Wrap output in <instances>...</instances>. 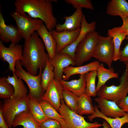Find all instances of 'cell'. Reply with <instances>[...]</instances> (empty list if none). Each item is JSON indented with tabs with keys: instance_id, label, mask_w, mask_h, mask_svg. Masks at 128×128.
<instances>
[{
	"instance_id": "2e32d148",
	"label": "cell",
	"mask_w": 128,
	"mask_h": 128,
	"mask_svg": "<svg viewBox=\"0 0 128 128\" xmlns=\"http://www.w3.org/2000/svg\"><path fill=\"white\" fill-rule=\"evenodd\" d=\"M81 28L73 31H63L60 32L53 29L51 31L52 35L57 43L56 53L60 52L66 46L73 43L79 34Z\"/></svg>"
},
{
	"instance_id": "44dd1931",
	"label": "cell",
	"mask_w": 128,
	"mask_h": 128,
	"mask_svg": "<svg viewBox=\"0 0 128 128\" xmlns=\"http://www.w3.org/2000/svg\"><path fill=\"white\" fill-rule=\"evenodd\" d=\"M22 126L23 128H41L39 123L29 111L22 112L17 115L14 120L12 127Z\"/></svg>"
},
{
	"instance_id": "83f0119b",
	"label": "cell",
	"mask_w": 128,
	"mask_h": 128,
	"mask_svg": "<svg viewBox=\"0 0 128 128\" xmlns=\"http://www.w3.org/2000/svg\"><path fill=\"white\" fill-rule=\"evenodd\" d=\"M13 76H8L7 79L13 87L14 93L13 96L25 97L28 92L27 89L21 79L19 78L15 72L13 73Z\"/></svg>"
},
{
	"instance_id": "30bf717a",
	"label": "cell",
	"mask_w": 128,
	"mask_h": 128,
	"mask_svg": "<svg viewBox=\"0 0 128 128\" xmlns=\"http://www.w3.org/2000/svg\"><path fill=\"white\" fill-rule=\"evenodd\" d=\"M23 50L22 46L18 44H11L7 47L0 41V59L3 62L8 63L9 68L13 73L14 72L16 62L22 59Z\"/></svg>"
},
{
	"instance_id": "4316f807",
	"label": "cell",
	"mask_w": 128,
	"mask_h": 128,
	"mask_svg": "<svg viewBox=\"0 0 128 128\" xmlns=\"http://www.w3.org/2000/svg\"><path fill=\"white\" fill-rule=\"evenodd\" d=\"M26 98L29 110L36 121L40 123L47 119L39 102L30 96L28 94Z\"/></svg>"
},
{
	"instance_id": "f35d334b",
	"label": "cell",
	"mask_w": 128,
	"mask_h": 128,
	"mask_svg": "<svg viewBox=\"0 0 128 128\" xmlns=\"http://www.w3.org/2000/svg\"><path fill=\"white\" fill-rule=\"evenodd\" d=\"M0 128H9L5 122L2 114L1 110H0Z\"/></svg>"
},
{
	"instance_id": "cb8c5ba5",
	"label": "cell",
	"mask_w": 128,
	"mask_h": 128,
	"mask_svg": "<svg viewBox=\"0 0 128 128\" xmlns=\"http://www.w3.org/2000/svg\"><path fill=\"white\" fill-rule=\"evenodd\" d=\"M96 71L98 79L96 87V92L109 80L113 78H117L118 77V73L115 72L113 67L106 69L102 63L100 64Z\"/></svg>"
},
{
	"instance_id": "ba28073f",
	"label": "cell",
	"mask_w": 128,
	"mask_h": 128,
	"mask_svg": "<svg viewBox=\"0 0 128 128\" xmlns=\"http://www.w3.org/2000/svg\"><path fill=\"white\" fill-rule=\"evenodd\" d=\"M114 54L112 37L109 36L105 37L99 35L93 57L99 62L105 63L110 68L114 61Z\"/></svg>"
},
{
	"instance_id": "ab89813d",
	"label": "cell",
	"mask_w": 128,
	"mask_h": 128,
	"mask_svg": "<svg viewBox=\"0 0 128 128\" xmlns=\"http://www.w3.org/2000/svg\"><path fill=\"white\" fill-rule=\"evenodd\" d=\"M102 126L103 128H111L109 124L105 120L103 121Z\"/></svg>"
},
{
	"instance_id": "ac0fdd59",
	"label": "cell",
	"mask_w": 128,
	"mask_h": 128,
	"mask_svg": "<svg viewBox=\"0 0 128 128\" xmlns=\"http://www.w3.org/2000/svg\"><path fill=\"white\" fill-rule=\"evenodd\" d=\"M86 74L80 75L79 78L70 81L59 80L64 90L72 93L79 97L85 93L86 87Z\"/></svg>"
},
{
	"instance_id": "d4e9b609",
	"label": "cell",
	"mask_w": 128,
	"mask_h": 128,
	"mask_svg": "<svg viewBox=\"0 0 128 128\" xmlns=\"http://www.w3.org/2000/svg\"><path fill=\"white\" fill-rule=\"evenodd\" d=\"M107 35L113 38L114 49V61H117L119 59L121 45L123 41L126 39L127 35L124 33L121 32L119 27L108 29Z\"/></svg>"
},
{
	"instance_id": "8d00e7d4",
	"label": "cell",
	"mask_w": 128,
	"mask_h": 128,
	"mask_svg": "<svg viewBox=\"0 0 128 128\" xmlns=\"http://www.w3.org/2000/svg\"><path fill=\"white\" fill-rule=\"evenodd\" d=\"M123 21V24L119 27V30L121 32L126 33L127 37L126 39L128 40V16H122L120 17Z\"/></svg>"
},
{
	"instance_id": "1f68e13d",
	"label": "cell",
	"mask_w": 128,
	"mask_h": 128,
	"mask_svg": "<svg viewBox=\"0 0 128 128\" xmlns=\"http://www.w3.org/2000/svg\"><path fill=\"white\" fill-rule=\"evenodd\" d=\"M7 78L2 77L0 78V98L1 99L11 98L14 94V88L7 81Z\"/></svg>"
},
{
	"instance_id": "8fae6325",
	"label": "cell",
	"mask_w": 128,
	"mask_h": 128,
	"mask_svg": "<svg viewBox=\"0 0 128 128\" xmlns=\"http://www.w3.org/2000/svg\"><path fill=\"white\" fill-rule=\"evenodd\" d=\"M64 90L59 81L55 79L50 82L42 98V100L50 103L58 111L63 99Z\"/></svg>"
},
{
	"instance_id": "60d3db41",
	"label": "cell",
	"mask_w": 128,
	"mask_h": 128,
	"mask_svg": "<svg viewBox=\"0 0 128 128\" xmlns=\"http://www.w3.org/2000/svg\"><path fill=\"white\" fill-rule=\"evenodd\" d=\"M100 127L98 126H95V127H92L91 128H99Z\"/></svg>"
},
{
	"instance_id": "7c38bea8",
	"label": "cell",
	"mask_w": 128,
	"mask_h": 128,
	"mask_svg": "<svg viewBox=\"0 0 128 128\" xmlns=\"http://www.w3.org/2000/svg\"><path fill=\"white\" fill-rule=\"evenodd\" d=\"M0 10V39L3 42H9L17 44L22 37L17 26L11 25H6L1 10Z\"/></svg>"
},
{
	"instance_id": "5b68a950",
	"label": "cell",
	"mask_w": 128,
	"mask_h": 128,
	"mask_svg": "<svg viewBox=\"0 0 128 128\" xmlns=\"http://www.w3.org/2000/svg\"><path fill=\"white\" fill-rule=\"evenodd\" d=\"M26 97L13 96L4 99L0 110L5 122L9 128L12 127L14 120L17 115L23 111H29Z\"/></svg>"
},
{
	"instance_id": "836d02e7",
	"label": "cell",
	"mask_w": 128,
	"mask_h": 128,
	"mask_svg": "<svg viewBox=\"0 0 128 128\" xmlns=\"http://www.w3.org/2000/svg\"><path fill=\"white\" fill-rule=\"evenodd\" d=\"M68 4L71 5L76 9L85 8L92 10L94 8L91 1L90 0H65Z\"/></svg>"
},
{
	"instance_id": "d6986e66",
	"label": "cell",
	"mask_w": 128,
	"mask_h": 128,
	"mask_svg": "<svg viewBox=\"0 0 128 128\" xmlns=\"http://www.w3.org/2000/svg\"><path fill=\"white\" fill-rule=\"evenodd\" d=\"M36 31L44 43L49 59H52L56 53V41L52 37L50 31L43 24Z\"/></svg>"
},
{
	"instance_id": "277c9868",
	"label": "cell",
	"mask_w": 128,
	"mask_h": 128,
	"mask_svg": "<svg viewBox=\"0 0 128 128\" xmlns=\"http://www.w3.org/2000/svg\"><path fill=\"white\" fill-rule=\"evenodd\" d=\"M120 83L116 86L105 84L96 92L98 97L114 102L118 105L128 93V70H126L120 79Z\"/></svg>"
},
{
	"instance_id": "52a82bcc",
	"label": "cell",
	"mask_w": 128,
	"mask_h": 128,
	"mask_svg": "<svg viewBox=\"0 0 128 128\" xmlns=\"http://www.w3.org/2000/svg\"><path fill=\"white\" fill-rule=\"evenodd\" d=\"M98 33L94 31L88 32L79 43L75 51V61L77 66H81L93 57Z\"/></svg>"
},
{
	"instance_id": "e0dca14e",
	"label": "cell",
	"mask_w": 128,
	"mask_h": 128,
	"mask_svg": "<svg viewBox=\"0 0 128 128\" xmlns=\"http://www.w3.org/2000/svg\"><path fill=\"white\" fill-rule=\"evenodd\" d=\"M83 15L82 9H76L72 15L64 16V17L65 20L64 23L57 24L55 30L58 32L73 31L81 28Z\"/></svg>"
},
{
	"instance_id": "d6a6232c",
	"label": "cell",
	"mask_w": 128,
	"mask_h": 128,
	"mask_svg": "<svg viewBox=\"0 0 128 128\" xmlns=\"http://www.w3.org/2000/svg\"><path fill=\"white\" fill-rule=\"evenodd\" d=\"M63 97L66 105L71 110L77 113L78 97L72 92L64 90L63 92Z\"/></svg>"
},
{
	"instance_id": "7402d4cb",
	"label": "cell",
	"mask_w": 128,
	"mask_h": 128,
	"mask_svg": "<svg viewBox=\"0 0 128 128\" xmlns=\"http://www.w3.org/2000/svg\"><path fill=\"white\" fill-rule=\"evenodd\" d=\"M95 111L92 114L88 116V120L91 121L95 118H100L105 120L109 125L111 128H121L124 124L127 123L128 125V112L126 113L123 116L113 118L105 116L101 112L98 107L94 106Z\"/></svg>"
},
{
	"instance_id": "4fadbf2b",
	"label": "cell",
	"mask_w": 128,
	"mask_h": 128,
	"mask_svg": "<svg viewBox=\"0 0 128 128\" xmlns=\"http://www.w3.org/2000/svg\"><path fill=\"white\" fill-rule=\"evenodd\" d=\"M96 23L95 21L89 23L83 14L81 22V31L75 41L70 45L65 47L60 52L69 55L74 60L75 59V51L78 45L88 32L95 31Z\"/></svg>"
},
{
	"instance_id": "74e56055",
	"label": "cell",
	"mask_w": 128,
	"mask_h": 128,
	"mask_svg": "<svg viewBox=\"0 0 128 128\" xmlns=\"http://www.w3.org/2000/svg\"><path fill=\"white\" fill-rule=\"evenodd\" d=\"M119 107L125 112H128V96L118 104Z\"/></svg>"
},
{
	"instance_id": "8992f818",
	"label": "cell",
	"mask_w": 128,
	"mask_h": 128,
	"mask_svg": "<svg viewBox=\"0 0 128 128\" xmlns=\"http://www.w3.org/2000/svg\"><path fill=\"white\" fill-rule=\"evenodd\" d=\"M58 112L64 119L63 122L60 123L62 128H91L102 126V124L96 121L94 123L87 122L84 117L71 110L66 105L63 99L61 100Z\"/></svg>"
},
{
	"instance_id": "e575fe53",
	"label": "cell",
	"mask_w": 128,
	"mask_h": 128,
	"mask_svg": "<svg viewBox=\"0 0 128 128\" xmlns=\"http://www.w3.org/2000/svg\"><path fill=\"white\" fill-rule=\"evenodd\" d=\"M41 128H62L59 122L48 119L39 123Z\"/></svg>"
},
{
	"instance_id": "9c48e42d",
	"label": "cell",
	"mask_w": 128,
	"mask_h": 128,
	"mask_svg": "<svg viewBox=\"0 0 128 128\" xmlns=\"http://www.w3.org/2000/svg\"><path fill=\"white\" fill-rule=\"evenodd\" d=\"M10 13L15 20L22 38L25 41L28 40L34 32L43 24L42 20L32 18L28 14L22 15L14 11Z\"/></svg>"
},
{
	"instance_id": "d590c367",
	"label": "cell",
	"mask_w": 128,
	"mask_h": 128,
	"mask_svg": "<svg viewBox=\"0 0 128 128\" xmlns=\"http://www.w3.org/2000/svg\"><path fill=\"white\" fill-rule=\"evenodd\" d=\"M125 65L126 70H128V42L125 47L120 50L119 59Z\"/></svg>"
},
{
	"instance_id": "4dcf8cb0",
	"label": "cell",
	"mask_w": 128,
	"mask_h": 128,
	"mask_svg": "<svg viewBox=\"0 0 128 128\" xmlns=\"http://www.w3.org/2000/svg\"><path fill=\"white\" fill-rule=\"evenodd\" d=\"M96 70L92 71L86 73V87L85 93L91 97H95L96 96Z\"/></svg>"
},
{
	"instance_id": "6da1fadb",
	"label": "cell",
	"mask_w": 128,
	"mask_h": 128,
	"mask_svg": "<svg viewBox=\"0 0 128 128\" xmlns=\"http://www.w3.org/2000/svg\"><path fill=\"white\" fill-rule=\"evenodd\" d=\"M23 49L20 60L22 65L29 73L37 75L39 69L44 68L49 58L45 52L44 43L37 31L28 40L25 41Z\"/></svg>"
},
{
	"instance_id": "484cf974",
	"label": "cell",
	"mask_w": 128,
	"mask_h": 128,
	"mask_svg": "<svg viewBox=\"0 0 128 128\" xmlns=\"http://www.w3.org/2000/svg\"><path fill=\"white\" fill-rule=\"evenodd\" d=\"M78 107L77 113L81 116L92 114L94 113V106L92 103L91 97L85 93L78 97Z\"/></svg>"
},
{
	"instance_id": "603a6c76",
	"label": "cell",
	"mask_w": 128,
	"mask_h": 128,
	"mask_svg": "<svg viewBox=\"0 0 128 128\" xmlns=\"http://www.w3.org/2000/svg\"><path fill=\"white\" fill-rule=\"evenodd\" d=\"M106 12L112 16H128V2L125 0H111L108 3Z\"/></svg>"
},
{
	"instance_id": "ffe728a7",
	"label": "cell",
	"mask_w": 128,
	"mask_h": 128,
	"mask_svg": "<svg viewBox=\"0 0 128 128\" xmlns=\"http://www.w3.org/2000/svg\"><path fill=\"white\" fill-rule=\"evenodd\" d=\"M100 62L96 60L83 65L74 67L71 65L65 68L63 70L62 79L67 81L70 77L77 74L81 75L86 74L91 71L96 70L100 64Z\"/></svg>"
},
{
	"instance_id": "f1b7e54d",
	"label": "cell",
	"mask_w": 128,
	"mask_h": 128,
	"mask_svg": "<svg viewBox=\"0 0 128 128\" xmlns=\"http://www.w3.org/2000/svg\"><path fill=\"white\" fill-rule=\"evenodd\" d=\"M39 102L45 114L48 119L57 121L60 123L64 121L63 116L50 103L42 100Z\"/></svg>"
},
{
	"instance_id": "5bb4252c",
	"label": "cell",
	"mask_w": 128,
	"mask_h": 128,
	"mask_svg": "<svg viewBox=\"0 0 128 128\" xmlns=\"http://www.w3.org/2000/svg\"><path fill=\"white\" fill-rule=\"evenodd\" d=\"M50 59L54 68V78L59 81L62 79L65 68L76 65L75 61L69 55L60 52L56 53L53 58Z\"/></svg>"
},
{
	"instance_id": "9a60e30c",
	"label": "cell",
	"mask_w": 128,
	"mask_h": 128,
	"mask_svg": "<svg viewBox=\"0 0 128 128\" xmlns=\"http://www.w3.org/2000/svg\"><path fill=\"white\" fill-rule=\"evenodd\" d=\"M95 101L101 114L107 117L113 118L123 116L126 112L121 109L114 102L99 97L96 98Z\"/></svg>"
},
{
	"instance_id": "f546056e",
	"label": "cell",
	"mask_w": 128,
	"mask_h": 128,
	"mask_svg": "<svg viewBox=\"0 0 128 128\" xmlns=\"http://www.w3.org/2000/svg\"><path fill=\"white\" fill-rule=\"evenodd\" d=\"M54 68L50 59L47 62L42 73L41 84L45 92L51 82L55 78Z\"/></svg>"
},
{
	"instance_id": "7a4b0ae2",
	"label": "cell",
	"mask_w": 128,
	"mask_h": 128,
	"mask_svg": "<svg viewBox=\"0 0 128 128\" xmlns=\"http://www.w3.org/2000/svg\"><path fill=\"white\" fill-rule=\"evenodd\" d=\"M56 0H16L14 4V12L22 15L27 13L32 18L42 20L47 29L51 31L57 25L52 3Z\"/></svg>"
},
{
	"instance_id": "3957f363",
	"label": "cell",
	"mask_w": 128,
	"mask_h": 128,
	"mask_svg": "<svg viewBox=\"0 0 128 128\" xmlns=\"http://www.w3.org/2000/svg\"><path fill=\"white\" fill-rule=\"evenodd\" d=\"M15 67L14 72L19 78L26 83L28 87L29 95L39 102L42 100V97L45 92L41 84L43 69H39L38 75H33L23 69L20 60L16 61Z\"/></svg>"
}]
</instances>
